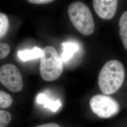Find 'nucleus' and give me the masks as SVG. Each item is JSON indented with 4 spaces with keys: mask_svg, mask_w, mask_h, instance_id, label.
Here are the masks:
<instances>
[{
    "mask_svg": "<svg viewBox=\"0 0 127 127\" xmlns=\"http://www.w3.org/2000/svg\"><path fill=\"white\" fill-rule=\"evenodd\" d=\"M0 82L12 92H18L22 90V76L18 68L14 64H7L0 68Z\"/></svg>",
    "mask_w": 127,
    "mask_h": 127,
    "instance_id": "39448f33",
    "label": "nucleus"
},
{
    "mask_svg": "<svg viewBox=\"0 0 127 127\" xmlns=\"http://www.w3.org/2000/svg\"><path fill=\"white\" fill-rule=\"evenodd\" d=\"M93 7L100 18L109 20L113 18L116 12L118 0H94Z\"/></svg>",
    "mask_w": 127,
    "mask_h": 127,
    "instance_id": "423d86ee",
    "label": "nucleus"
},
{
    "mask_svg": "<svg viewBox=\"0 0 127 127\" xmlns=\"http://www.w3.org/2000/svg\"><path fill=\"white\" fill-rule=\"evenodd\" d=\"M37 103L44 104V108H48L53 112H56L61 106V103L59 100L53 101L49 99L44 93L39 94L37 97Z\"/></svg>",
    "mask_w": 127,
    "mask_h": 127,
    "instance_id": "0eeeda50",
    "label": "nucleus"
},
{
    "mask_svg": "<svg viewBox=\"0 0 127 127\" xmlns=\"http://www.w3.org/2000/svg\"><path fill=\"white\" fill-rule=\"evenodd\" d=\"M119 24L120 35L123 46L127 50V10L122 14Z\"/></svg>",
    "mask_w": 127,
    "mask_h": 127,
    "instance_id": "9d476101",
    "label": "nucleus"
},
{
    "mask_svg": "<svg viewBox=\"0 0 127 127\" xmlns=\"http://www.w3.org/2000/svg\"><path fill=\"white\" fill-rule=\"evenodd\" d=\"M92 112L101 118H110L118 114L120 105L114 98L105 95H96L90 101Z\"/></svg>",
    "mask_w": 127,
    "mask_h": 127,
    "instance_id": "20e7f679",
    "label": "nucleus"
},
{
    "mask_svg": "<svg viewBox=\"0 0 127 127\" xmlns=\"http://www.w3.org/2000/svg\"><path fill=\"white\" fill-rule=\"evenodd\" d=\"M35 127H61L59 124L55 123H49L39 125Z\"/></svg>",
    "mask_w": 127,
    "mask_h": 127,
    "instance_id": "dca6fc26",
    "label": "nucleus"
},
{
    "mask_svg": "<svg viewBox=\"0 0 127 127\" xmlns=\"http://www.w3.org/2000/svg\"><path fill=\"white\" fill-rule=\"evenodd\" d=\"M9 22L7 16L2 13H0V38H2L7 32Z\"/></svg>",
    "mask_w": 127,
    "mask_h": 127,
    "instance_id": "9b49d317",
    "label": "nucleus"
},
{
    "mask_svg": "<svg viewBox=\"0 0 127 127\" xmlns=\"http://www.w3.org/2000/svg\"><path fill=\"white\" fill-rule=\"evenodd\" d=\"M13 103L11 96L3 91H0V107L6 108L9 107Z\"/></svg>",
    "mask_w": 127,
    "mask_h": 127,
    "instance_id": "f8f14e48",
    "label": "nucleus"
},
{
    "mask_svg": "<svg viewBox=\"0 0 127 127\" xmlns=\"http://www.w3.org/2000/svg\"><path fill=\"white\" fill-rule=\"evenodd\" d=\"M63 52L61 54L62 61L65 62L73 57V54L79 50V47L77 44L73 42H66L62 44Z\"/></svg>",
    "mask_w": 127,
    "mask_h": 127,
    "instance_id": "6e6552de",
    "label": "nucleus"
},
{
    "mask_svg": "<svg viewBox=\"0 0 127 127\" xmlns=\"http://www.w3.org/2000/svg\"><path fill=\"white\" fill-rule=\"evenodd\" d=\"M68 14L77 30L84 35H91L94 31L95 23L90 9L81 1H75L68 6Z\"/></svg>",
    "mask_w": 127,
    "mask_h": 127,
    "instance_id": "7ed1b4c3",
    "label": "nucleus"
},
{
    "mask_svg": "<svg viewBox=\"0 0 127 127\" xmlns=\"http://www.w3.org/2000/svg\"><path fill=\"white\" fill-rule=\"evenodd\" d=\"M62 60L54 47L48 46L42 50L40 73L43 80L52 82L58 79L63 71Z\"/></svg>",
    "mask_w": 127,
    "mask_h": 127,
    "instance_id": "f03ea898",
    "label": "nucleus"
},
{
    "mask_svg": "<svg viewBox=\"0 0 127 127\" xmlns=\"http://www.w3.org/2000/svg\"><path fill=\"white\" fill-rule=\"evenodd\" d=\"M124 78L123 64L117 60H110L104 64L99 73L98 86L104 94H112L122 87Z\"/></svg>",
    "mask_w": 127,
    "mask_h": 127,
    "instance_id": "f257e3e1",
    "label": "nucleus"
},
{
    "mask_svg": "<svg viewBox=\"0 0 127 127\" xmlns=\"http://www.w3.org/2000/svg\"><path fill=\"white\" fill-rule=\"evenodd\" d=\"M11 120V116L9 112L2 110L0 111V127H7Z\"/></svg>",
    "mask_w": 127,
    "mask_h": 127,
    "instance_id": "ddd939ff",
    "label": "nucleus"
},
{
    "mask_svg": "<svg viewBox=\"0 0 127 127\" xmlns=\"http://www.w3.org/2000/svg\"><path fill=\"white\" fill-rule=\"evenodd\" d=\"M53 1L52 0H29L28 2L35 4H46L50 3Z\"/></svg>",
    "mask_w": 127,
    "mask_h": 127,
    "instance_id": "2eb2a0df",
    "label": "nucleus"
},
{
    "mask_svg": "<svg viewBox=\"0 0 127 127\" xmlns=\"http://www.w3.org/2000/svg\"><path fill=\"white\" fill-rule=\"evenodd\" d=\"M10 52L9 46L6 43H0V59H3L6 58Z\"/></svg>",
    "mask_w": 127,
    "mask_h": 127,
    "instance_id": "4468645a",
    "label": "nucleus"
},
{
    "mask_svg": "<svg viewBox=\"0 0 127 127\" xmlns=\"http://www.w3.org/2000/svg\"><path fill=\"white\" fill-rule=\"evenodd\" d=\"M42 53V50L40 48L34 47L31 50H20L18 52V57L23 61H27V60L35 59L37 58H41Z\"/></svg>",
    "mask_w": 127,
    "mask_h": 127,
    "instance_id": "1a4fd4ad",
    "label": "nucleus"
}]
</instances>
